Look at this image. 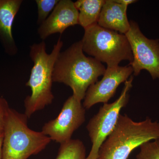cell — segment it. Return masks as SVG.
<instances>
[{"mask_svg": "<svg viewBox=\"0 0 159 159\" xmlns=\"http://www.w3.org/2000/svg\"><path fill=\"white\" fill-rule=\"evenodd\" d=\"M28 119L25 114L9 109L4 129L2 159H28L50 144L49 137L29 128Z\"/></svg>", "mask_w": 159, "mask_h": 159, "instance_id": "4", "label": "cell"}, {"mask_svg": "<svg viewBox=\"0 0 159 159\" xmlns=\"http://www.w3.org/2000/svg\"><path fill=\"white\" fill-rule=\"evenodd\" d=\"M129 65L125 66L108 67L106 70L102 79L89 88L82 104L84 108L89 109L97 103H107L115 95L118 87L125 83L133 73Z\"/></svg>", "mask_w": 159, "mask_h": 159, "instance_id": "9", "label": "cell"}, {"mask_svg": "<svg viewBox=\"0 0 159 159\" xmlns=\"http://www.w3.org/2000/svg\"><path fill=\"white\" fill-rule=\"evenodd\" d=\"M115 2L119 3V4L126 6H128L129 4L137 2V1H134V0H115Z\"/></svg>", "mask_w": 159, "mask_h": 159, "instance_id": "18", "label": "cell"}, {"mask_svg": "<svg viewBox=\"0 0 159 159\" xmlns=\"http://www.w3.org/2000/svg\"><path fill=\"white\" fill-rule=\"evenodd\" d=\"M133 80V77H131L126 80L118 99L112 103H104L89 121L86 128L92 145L86 159L98 158L100 147L114 130L121 110L128 102L129 92L132 87Z\"/></svg>", "mask_w": 159, "mask_h": 159, "instance_id": "6", "label": "cell"}, {"mask_svg": "<svg viewBox=\"0 0 159 159\" xmlns=\"http://www.w3.org/2000/svg\"><path fill=\"white\" fill-rule=\"evenodd\" d=\"M86 151L83 142L71 139L60 144L56 159H86Z\"/></svg>", "mask_w": 159, "mask_h": 159, "instance_id": "14", "label": "cell"}, {"mask_svg": "<svg viewBox=\"0 0 159 159\" xmlns=\"http://www.w3.org/2000/svg\"><path fill=\"white\" fill-rule=\"evenodd\" d=\"M9 109L10 107L7 100L0 94V135L4 134Z\"/></svg>", "mask_w": 159, "mask_h": 159, "instance_id": "17", "label": "cell"}, {"mask_svg": "<svg viewBox=\"0 0 159 159\" xmlns=\"http://www.w3.org/2000/svg\"><path fill=\"white\" fill-rule=\"evenodd\" d=\"M84 52L108 67L119 66L123 60L133 61L129 43L125 34L100 27L97 24L84 29L81 40Z\"/></svg>", "mask_w": 159, "mask_h": 159, "instance_id": "5", "label": "cell"}, {"mask_svg": "<svg viewBox=\"0 0 159 159\" xmlns=\"http://www.w3.org/2000/svg\"><path fill=\"white\" fill-rule=\"evenodd\" d=\"M85 111L81 101L72 95L64 102L58 116L43 125L41 132L60 144L68 142L85 122Z\"/></svg>", "mask_w": 159, "mask_h": 159, "instance_id": "8", "label": "cell"}, {"mask_svg": "<svg viewBox=\"0 0 159 159\" xmlns=\"http://www.w3.org/2000/svg\"><path fill=\"white\" fill-rule=\"evenodd\" d=\"M106 70L102 63L86 56L80 40L61 51L54 64L53 81L68 86L73 96L81 101L89 88L98 81Z\"/></svg>", "mask_w": 159, "mask_h": 159, "instance_id": "1", "label": "cell"}, {"mask_svg": "<svg viewBox=\"0 0 159 159\" xmlns=\"http://www.w3.org/2000/svg\"><path fill=\"white\" fill-rule=\"evenodd\" d=\"M130 28L125 36L128 40L133 56L129 65L134 76L146 70L153 80L159 79V40L150 39L144 35L135 22L131 21Z\"/></svg>", "mask_w": 159, "mask_h": 159, "instance_id": "7", "label": "cell"}, {"mask_svg": "<svg viewBox=\"0 0 159 159\" xmlns=\"http://www.w3.org/2000/svg\"><path fill=\"white\" fill-rule=\"evenodd\" d=\"M127 7L115 0L105 1L97 24L102 28L125 34L130 28L126 13Z\"/></svg>", "mask_w": 159, "mask_h": 159, "instance_id": "12", "label": "cell"}, {"mask_svg": "<svg viewBox=\"0 0 159 159\" xmlns=\"http://www.w3.org/2000/svg\"><path fill=\"white\" fill-rule=\"evenodd\" d=\"M3 136H4V134L0 135V159H2V147Z\"/></svg>", "mask_w": 159, "mask_h": 159, "instance_id": "19", "label": "cell"}, {"mask_svg": "<svg viewBox=\"0 0 159 159\" xmlns=\"http://www.w3.org/2000/svg\"><path fill=\"white\" fill-rule=\"evenodd\" d=\"M63 45V43L59 38L49 54L46 51V44L44 41L33 44L30 47V57L34 65L26 85L31 89V93L24 101V114L29 119L34 113L53 102V70Z\"/></svg>", "mask_w": 159, "mask_h": 159, "instance_id": "2", "label": "cell"}, {"mask_svg": "<svg viewBox=\"0 0 159 159\" xmlns=\"http://www.w3.org/2000/svg\"><path fill=\"white\" fill-rule=\"evenodd\" d=\"M79 11L71 0H60L47 19L40 25L38 33L42 39L55 33L62 34L70 26L78 25Z\"/></svg>", "mask_w": 159, "mask_h": 159, "instance_id": "10", "label": "cell"}, {"mask_svg": "<svg viewBox=\"0 0 159 159\" xmlns=\"http://www.w3.org/2000/svg\"><path fill=\"white\" fill-rule=\"evenodd\" d=\"M104 0H78L74 2L78 11V25L85 29L97 24Z\"/></svg>", "mask_w": 159, "mask_h": 159, "instance_id": "13", "label": "cell"}, {"mask_svg": "<svg viewBox=\"0 0 159 159\" xmlns=\"http://www.w3.org/2000/svg\"><path fill=\"white\" fill-rule=\"evenodd\" d=\"M59 0H36L38 8L37 24L40 25L48 17Z\"/></svg>", "mask_w": 159, "mask_h": 159, "instance_id": "16", "label": "cell"}, {"mask_svg": "<svg viewBox=\"0 0 159 159\" xmlns=\"http://www.w3.org/2000/svg\"><path fill=\"white\" fill-rule=\"evenodd\" d=\"M22 2V0H0V40L5 51L10 55H15L17 52L12 27Z\"/></svg>", "mask_w": 159, "mask_h": 159, "instance_id": "11", "label": "cell"}, {"mask_svg": "<svg viewBox=\"0 0 159 159\" xmlns=\"http://www.w3.org/2000/svg\"><path fill=\"white\" fill-rule=\"evenodd\" d=\"M140 148L136 159H159V139L145 142Z\"/></svg>", "mask_w": 159, "mask_h": 159, "instance_id": "15", "label": "cell"}, {"mask_svg": "<svg viewBox=\"0 0 159 159\" xmlns=\"http://www.w3.org/2000/svg\"><path fill=\"white\" fill-rule=\"evenodd\" d=\"M159 139V122L148 117L135 122L120 114L114 130L100 147L97 159H128L135 148Z\"/></svg>", "mask_w": 159, "mask_h": 159, "instance_id": "3", "label": "cell"}]
</instances>
